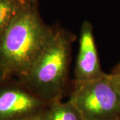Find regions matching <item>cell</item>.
<instances>
[{
  "instance_id": "1",
  "label": "cell",
  "mask_w": 120,
  "mask_h": 120,
  "mask_svg": "<svg viewBox=\"0 0 120 120\" xmlns=\"http://www.w3.org/2000/svg\"><path fill=\"white\" fill-rule=\"evenodd\" d=\"M53 31L34 4L25 5L0 39V68L7 78L26 75L47 43Z\"/></svg>"
},
{
  "instance_id": "2",
  "label": "cell",
  "mask_w": 120,
  "mask_h": 120,
  "mask_svg": "<svg viewBox=\"0 0 120 120\" xmlns=\"http://www.w3.org/2000/svg\"><path fill=\"white\" fill-rule=\"evenodd\" d=\"M75 36L53 27L52 35L34 63L19 81L49 104L61 100L68 80L71 45Z\"/></svg>"
},
{
  "instance_id": "3",
  "label": "cell",
  "mask_w": 120,
  "mask_h": 120,
  "mask_svg": "<svg viewBox=\"0 0 120 120\" xmlns=\"http://www.w3.org/2000/svg\"><path fill=\"white\" fill-rule=\"evenodd\" d=\"M69 99L83 120H115L120 117V95L107 73L94 80L73 82Z\"/></svg>"
},
{
  "instance_id": "4",
  "label": "cell",
  "mask_w": 120,
  "mask_h": 120,
  "mask_svg": "<svg viewBox=\"0 0 120 120\" xmlns=\"http://www.w3.org/2000/svg\"><path fill=\"white\" fill-rule=\"evenodd\" d=\"M4 82L0 85V120H19L42 111L49 105L20 81L13 84Z\"/></svg>"
},
{
  "instance_id": "5",
  "label": "cell",
  "mask_w": 120,
  "mask_h": 120,
  "mask_svg": "<svg viewBox=\"0 0 120 120\" xmlns=\"http://www.w3.org/2000/svg\"><path fill=\"white\" fill-rule=\"evenodd\" d=\"M79 42L73 82H87L104 76L106 73L101 67L93 26L88 21L82 23Z\"/></svg>"
},
{
  "instance_id": "6",
  "label": "cell",
  "mask_w": 120,
  "mask_h": 120,
  "mask_svg": "<svg viewBox=\"0 0 120 120\" xmlns=\"http://www.w3.org/2000/svg\"><path fill=\"white\" fill-rule=\"evenodd\" d=\"M45 120H83L81 113L69 99L50 103L45 110Z\"/></svg>"
},
{
  "instance_id": "7",
  "label": "cell",
  "mask_w": 120,
  "mask_h": 120,
  "mask_svg": "<svg viewBox=\"0 0 120 120\" xmlns=\"http://www.w3.org/2000/svg\"><path fill=\"white\" fill-rule=\"evenodd\" d=\"M25 5L19 0H0V39L13 18Z\"/></svg>"
},
{
  "instance_id": "8",
  "label": "cell",
  "mask_w": 120,
  "mask_h": 120,
  "mask_svg": "<svg viewBox=\"0 0 120 120\" xmlns=\"http://www.w3.org/2000/svg\"><path fill=\"white\" fill-rule=\"evenodd\" d=\"M109 75V77L111 80V82L114 86L116 90L118 91L120 95V71L116 73H112Z\"/></svg>"
},
{
  "instance_id": "9",
  "label": "cell",
  "mask_w": 120,
  "mask_h": 120,
  "mask_svg": "<svg viewBox=\"0 0 120 120\" xmlns=\"http://www.w3.org/2000/svg\"><path fill=\"white\" fill-rule=\"evenodd\" d=\"M46 109V108H45ZM45 109L19 120H45Z\"/></svg>"
},
{
  "instance_id": "10",
  "label": "cell",
  "mask_w": 120,
  "mask_h": 120,
  "mask_svg": "<svg viewBox=\"0 0 120 120\" xmlns=\"http://www.w3.org/2000/svg\"><path fill=\"white\" fill-rule=\"evenodd\" d=\"M7 79L8 78L6 77L4 73V71H2V69L0 68V85L1 83H3L5 81V79Z\"/></svg>"
},
{
  "instance_id": "11",
  "label": "cell",
  "mask_w": 120,
  "mask_h": 120,
  "mask_svg": "<svg viewBox=\"0 0 120 120\" xmlns=\"http://www.w3.org/2000/svg\"><path fill=\"white\" fill-rule=\"evenodd\" d=\"M19 1L24 5L34 4L37 1V0H19Z\"/></svg>"
},
{
  "instance_id": "12",
  "label": "cell",
  "mask_w": 120,
  "mask_h": 120,
  "mask_svg": "<svg viewBox=\"0 0 120 120\" xmlns=\"http://www.w3.org/2000/svg\"><path fill=\"white\" fill-rule=\"evenodd\" d=\"M120 62L118 64V65H116V67L113 69V73H116V72H120Z\"/></svg>"
},
{
  "instance_id": "13",
  "label": "cell",
  "mask_w": 120,
  "mask_h": 120,
  "mask_svg": "<svg viewBox=\"0 0 120 120\" xmlns=\"http://www.w3.org/2000/svg\"><path fill=\"white\" fill-rule=\"evenodd\" d=\"M115 120H120V117H119V118H117V119H116Z\"/></svg>"
}]
</instances>
